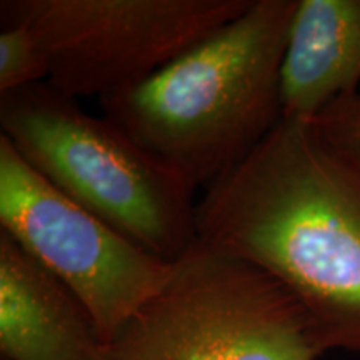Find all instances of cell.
Segmentation results:
<instances>
[{
  "label": "cell",
  "mask_w": 360,
  "mask_h": 360,
  "mask_svg": "<svg viewBox=\"0 0 360 360\" xmlns=\"http://www.w3.org/2000/svg\"><path fill=\"white\" fill-rule=\"evenodd\" d=\"M197 237L281 282L323 352L360 354V160L312 120L282 119L205 188Z\"/></svg>",
  "instance_id": "obj_1"
},
{
  "label": "cell",
  "mask_w": 360,
  "mask_h": 360,
  "mask_svg": "<svg viewBox=\"0 0 360 360\" xmlns=\"http://www.w3.org/2000/svg\"><path fill=\"white\" fill-rule=\"evenodd\" d=\"M299 0H252L127 92L103 115L187 179L209 187L281 124V67Z\"/></svg>",
  "instance_id": "obj_2"
},
{
  "label": "cell",
  "mask_w": 360,
  "mask_h": 360,
  "mask_svg": "<svg viewBox=\"0 0 360 360\" xmlns=\"http://www.w3.org/2000/svg\"><path fill=\"white\" fill-rule=\"evenodd\" d=\"M0 129L35 172L157 257L175 262L197 238V188L79 98L49 82L0 94Z\"/></svg>",
  "instance_id": "obj_3"
},
{
  "label": "cell",
  "mask_w": 360,
  "mask_h": 360,
  "mask_svg": "<svg viewBox=\"0 0 360 360\" xmlns=\"http://www.w3.org/2000/svg\"><path fill=\"white\" fill-rule=\"evenodd\" d=\"M323 349L281 282L199 237L125 323L110 360H317Z\"/></svg>",
  "instance_id": "obj_4"
},
{
  "label": "cell",
  "mask_w": 360,
  "mask_h": 360,
  "mask_svg": "<svg viewBox=\"0 0 360 360\" xmlns=\"http://www.w3.org/2000/svg\"><path fill=\"white\" fill-rule=\"evenodd\" d=\"M252 0H2L0 20L30 27L49 84L98 101L146 82L240 15Z\"/></svg>",
  "instance_id": "obj_5"
},
{
  "label": "cell",
  "mask_w": 360,
  "mask_h": 360,
  "mask_svg": "<svg viewBox=\"0 0 360 360\" xmlns=\"http://www.w3.org/2000/svg\"><path fill=\"white\" fill-rule=\"evenodd\" d=\"M0 231L85 305L109 344L169 281L157 257L75 204L0 134Z\"/></svg>",
  "instance_id": "obj_6"
},
{
  "label": "cell",
  "mask_w": 360,
  "mask_h": 360,
  "mask_svg": "<svg viewBox=\"0 0 360 360\" xmlns=\"http://www.w3.org/2000/svg\"><path fill=\"white\" fill-rule=\"evenodd\" d=\"M0 352L6 360H110L85 305L2 231Z\"/></svg>",
  "instance_id": "obj_7"
},
{
  "label": "cell",
  "mask_w": 360,
  "mask_h": 360,
  "mask_svg": "<svg viewBox=\"0 0 360 360\" xmlns=\"http://www.w3.org/2000/svg\"><path fill=\"white\" fill-rule=\"evenodd\" d=\"M360 90V0H299L281 67L282 119L314 120Z\"/></svg>",
  "instance_id": "obj_8"
},
{
  "label": "cell",
  "mask_w": 360,
  "mask_h": 360,
  "mask_svg": "<svg viewBox=\"0 0 360 360\" xmlns=\"http://www.w3.org/2000/svg\"><path fill=\"white\" fill-rule=\"evenodd\" d=\"M49 79V64L30 27L2 20L0 29V94L40 84Z\"/></svg>",
  "instance_id": "obj_9"
},
{
  "label": "cell",
  "mask_w": 360,
  "mask_h": 360,
  "mask_svg": "<svg viewBox=\"0 0 360 360\" xmlns=\"http://www.w3.org/2000/svg\"><path fill=\"white\" fill-rule=\"evenodd\" d=\"M312 122L360 160V90L330 103Z\"/></svg>",
  "instance_id": "obj_10"
}]
</instances>
